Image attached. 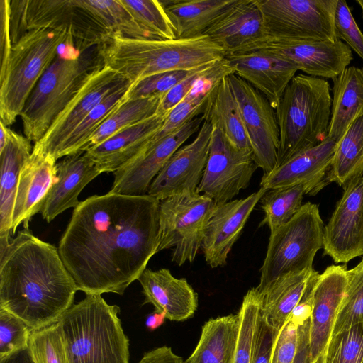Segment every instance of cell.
<instances>
[{
  "mask_svg": "<svg viewBox=\"0 0 363 363\" xmlns=\"http://www.w3.org/2000/svg\"><path fill=\"white\" fill-rule=\"evenodd\" d=\"M160 203L111 192L80 201L57 247L78 290L123 295L138 279L158 252Z\"/></svg>",
  "mask_w": 363,
  "mask_h": 363,
  "instance_id": "cell-1",
  "label": "cell"
},
{
  "mask_svg": "<svg viewBox=\"0 0 363 363\" xmlns=\"http://www.w3.org/2000/svg\"><path fill=\"white\" fill-rule=\"evenodd\" d=\"M77 291L55 245L28 228L11 240L0 236V308L32 331L55 323L73 305Z\"/></svg>",
  "mask_w": 363,
  "mask_h": 363,
  "instance_id": "cell-2",
  "label": "cell"
},
{
  "mask_svg": "<svg viewBox=\"0 0 363 363\" xmlns=\"http://www.w3.org/2000/svg\"><path fill=\"white\" fill-rule=\"evenodd\" d=\"M98 46L104 64L133 84L158 73L193 70L226 56L206 35L164 40L130 38L112 33Z\"/></svg>",
  "mask_w": 363,
  "mask_h": 363,
  "instance_id": "cell-3",
  "label": "cell"
},
{
  "mask_svg": "<svg viewBox=\"0 0 363 363\" xmlns=\"http://www.w3.org/2000/svg\"><path fill=\"white\" fill-rule=\"evenodd\" d=\"M120 308L101 295L88 294L57 323L69 363H130L129 339L118 317Z\"/></svg>",
  "mask_w": 363,
  "mask_h": 363,
  "instance_id": "cell-4",
  "label": "cell"
},
{
  "mask_svg": "<svg viewBox=\"0 0 363 363\" xmlns=\"http://www.w3.org/2000/svg\"><path fill=\"white\" fill-rule=\"evenodd\" d=\"M98 45L80 50L69 45L42 75L20 115L29 140H41L89 77L104 65Z\"/></svg>",
  "mask_w": 363,
  "mask_h": 363,
  "instance_id": "cell-5",
  "label": "cell"
},
{
  "mask_svg": "<svg viewBox=\"0 0 363 363\" xmlns=\"http://www.w3.org/2000/svg\"><path fill=\"white\" fill-rule=\"evenodd\" d=\"M331 106L327 80L302 74L292 79L275 108L279 130L277 167L328 137Z\"/></svg>",
  "mask_w": 363,
  "mask_h": 363,
  "instance_id": "cell-6",
  "label": "cell"
},
{
  "mask_svg": "<svg viewBox=\"0 0 363 363\" xmlns=\"http://www.w3.org/2000/svg\"><path fill=\"white\" fill-rule=\"evenodd\" d=\"M74 39L62 29H33L13 45L6 67L0 71V121L12 125L42 75Z\"/></svg>",
  "mask_w": 363,
  "mask_h": 363,
  "instance_id": "cell-7",
  "label": "cell"
},
{
  "mask_svg": "<svg viewBox=\"0 0 363 363\" xmlns=\"http://www.w3.org/2000/svg\"><path fill=\"white\" fill-rule=\"evenodd\" d=\"M323 230L318 206L307 202L289 221L271 230L257 288L262 290L282 275L313 268L323 248Z\"/></svg>",
  "mask_w": 363,
  "mask_h": 363,
  "instance_id": "cell-8",
  "label": "cell"
},
{
  "mask_svg": "<svg viewBox=\"0 0 363 363\" xmlns=\"http://www.w3.org/2000/svg\"><path fill=\"white\" fill-rule=\"evenodd\" d=\"M62 29L80 50L103 43L111 33L77 0H17L10 2V31L16 42L28 30Z\"/></svg>",
  "mask_w": 363,
  "mask_h": 363,
  "instance_id": "cell-9",
  "label": "cell"
},
{
  "mask_svg": "<svg viewBox=\"0 0 363 363\" xmlns=\"http://www.w3.org/2000/svg\"><path fill=\"white\" fill-rule=\"evenodd\" d=\"M216 206L213 200L198 191L182 192L160 201L158 252L173 248L172 262L179 266L192 263Z\"/></svg>",
  "mask_w": 363,
  "mask_h": 363,
  "instance_id": "cell-10",
  "label": "cell"
},
{
  "mask_svg": "<svg viewBox=\"0 0 363 363\" xmlns=\"http://www.w3.org/2000/svg\"><path fill=\"white\" fill-rule=\"evenodd\" d=\"M267 34L294 42L336 41L337 0H257Z\"/></svg>",
  "mask_w": 363,
  "mask_h": 363,
  "instance_id": "cell-11",
  "label": "cell"
},
{
  "mask_svg": "<svg viewBox=\"0 0 363 363\" xmlns=\"http://www.w3.org/2000/svg\"><path fill=\"white\" fill-rule=\"evenodd\" d=\"M207 164L197 191L218 204L246 189L258 166L252 151L233 145L213 125Z\"/></svg>",
  "mask_w": 363,
  "mask_h": 363,
  "instance_id": "cell-12",
  "label": "cell"
},
{
  "mask_svg": "<svg viewBox=\"0 0 363 363\" xmlns=\"http://www.w3.org/2000/svg\"><path fill=\"white\" fill-rule=\"evenodd\" d=\"M228 79L241 113L255 160L267 174L277 166L279 130L275 109L259 91L235 74Z\"/></svg>",
  "mask_w": 363,
  "mask_h": 363,
  "instance_id": "cell-13",
  "label": "cell"
},
{
  "mask_svg": "<svg viewBox=\"0 0 363 363\" xmlns=\"http://www.w3.org/2000/svg\"><path fill=\"white\" fill-rule=\"evenodd\" d=\"M203 117L197 116L169 135L147 145L133 157L113 172L109 192L140 196L148 189L170 157L194 133L199 130Z\"/></svg>",
  "mask_w": 363,
  "mask_h": 363,
  "instance_id": "cell-14",
  "label": "cell"
},
{
  "mask_svg": "<svg viewBox=\"0 0 363 363\" xmlns=\"http://www.w3.org/2000/svg\"><path fill=\"white\" fill-rule=\"evenodd\" d=\"M252 51L265 52L290 61L307 75L332 79L340 74L353 58L351 48L340 40L294 42L268 34L240 53Z\"/></svg>",
  "mask_w": 363,
  "mask_h": 363,
  "instance_id": "cell-15",
  "label": "cell"
},
{
  "mask_svg": "<svg viewBox=\"0 0 363 363\" xmlns=\"http://www.w3.org/2000/svg\"><path fill=\"white\" fill-rule=\"evenodd\" d=\"M342 189V196L323 230L324 255L337 264L363 256V177Z\"/></svg>",
  "mask_w": 363,
  "mask_h": 363,
  "instance_id": "cell-16",
  "label": "cell"
},
{
  "mask_svg": "<svg viewBox=\"0 0 363 363\" xmlns=\"http://www.w3.org/2000/svg\"><path fill=\"white\" fill-rule=\"evenodd\" d=\"M194 140L182 146L151 183L147 194L159 201L174 195L197 191L208 158L213 126L206 116Z\"/></svg>",
  "mask_w": 363,
  "mask_h": 363,
  "instance_id": "cell-17",
  "label": "cell"
},
{
  "mask_svg": "<svg viewBox=\"0 0 363 363\" xmlns=\"http://www.w3.org/2000/svg\"><path fill=\"white\" fill-rule=\"evenodd\" d=\"M128 81L105 65L96 70L58 115L43 138L35 145L52 156L95 106Z\"/></svg>",
  "mask_w": 363,
  "mask_h": 363,
  "instance_id": "cell-18",
  "label": "cell"
},
{
  "mask_svg": "<svg viewBox=\"0 0 363 363\" xmlns=\"http://www.w3.org/2000/svg\"><path fill=\"white\" fill-rule=\"evenodd\" d=\"M347 284L346 264L330 265L314 279L310 317V357L313 363L325 352Z\"/></svg>",
  "mask_w": 363,
  "mask_h": 363,
  "instance_id": "cell-19",
  "label": "cell"
},
{
  "mask_svg": "<svg viewBox=\"0 0 363 363\" xmlns=\"http://www.w3.org/2000/svg\"><path fill=\"white\" fill-rule=\"evenodd\" d=\"M268 190L260 189L245 199L216 204L208 222L201 248L211 267L224 266L250 215Z\"/></svg>",
  "mask_w": 363,
  "mask_h": 363,
  "instance_id": "cell-20",
  "label": "cell"
},
{
  "mask_svg": "<svg viewBox=\"0 0 363 363\" xmlns=\"http://www.w3.org/2000/svg\"><path fill=\"white\" fill-rule=\"evenodd\" d=\"M225 59L234 74L261 92L275 109L298 67L262 51L247 52Z\"/></svg>",
  "mask_w": 363,
  "mask_h": 363,
  "instance_id": "cell-21",
  "label": "cell"
},
{
  "mask_svg": "<svg viewBox=\"0 0 363 363\" xmlns=\"http://www.w3.org/2000/svg\"><path fill=\"white\" fill-rule=\"evenodd\" d=\"M57 160L34 145L21 171L11 221V234L40 212L56 177Z\"/></svg>",
  "mask_w": 363,
  "mask_h": 363,
  "instance_id": "cell-22",
  "label": "cell"
},
{
  "mask_svg": "<svg viewBox=\"0 0 363 363\" xmlns=\"http://www.w3.org/2000/svg\"><path fill=\"white\" fill-rule=\"evenodd\" d=\"M103 173L85 151L66 156L56 164V177L40 211L50 223L68 208L80 203L83 189Z\"/></svg>",
  "mask_w": 363,
  "mask_h": 363,
  "instance_id": "cell-23",
  "label": "cell"
},
{
  "mask_svg": "<svg viewBox=\"0 0 363 363\" xmlns=\"http://www.w3.org/2000/svg\"><path fill=\"white\" fill-rule=\"evenodd\" d=\"M138 281L145 296L143 304H152L166 318L184 321L195 313L198 295L186 279L174 277L167 269H146Z\"/></svg>",
  "mask_w": 363,
  "mask_h": 363,
  "instance_id": "cell-24",
  "label": "cell"
},
{
  "mask_svg": "<svg viewBox=\"0 0 363 363\" xmlns=\"http://www.w3.org/2000/svg\"><path fill=\"white\" fill-rule=\"evenodd\" d=\"M337 143L328 136L319 145L301 151L267 174H263L260 186L267 190L310 183L321 190L329 184L326 177Z\"/></svg>",
  "mask_w": 363,
  "mask_h": 363,
  "instance_id": "cell-25",
  "label": "cell"
},
{
  "mask_svg": "<svg viewBox=\"0 0 363 363\" xmlns=\"http://www.w3.org/2000/svg\"><path fill=\"white\" fill-rule=\"evenodd\" d=\"M203 35L218 45L226 56L240 53L267 35L257 0H239Z\"/></svg>",
  "mask_w": 363,
  "mask_h": 363,
  "instance_id": "cell-26",
  "label": "cell"
},
{
  "mask_svg": "<svg viewBox=\"0 0 363 363\" xmlns=\"http://www.w3.org/2000/svg\"><path fill=\"white\" fill-rule=\"evenodd\" d=\"M167 113H157L114 134L85 152L102 172H114L137 155L162 127Z\"/></svg>",
  "mask_w": 363,
  "mask_h": 363,
  "instance_id": "cell-27",
  "label": "cell"
},
{
  "mask_svg": "<svg viewBox=\"0 0 363 363\" xmlns=\"http://www.w3.org/2000/svg\"><path fill=\"white\" fill-rule=\"evenodd\" d=\"M318 274L313 268L282 275L258 291L260 312L278 333L289 320L313 279Z\"/></svg>",
  "mask_w": 363,
  "mask_h": 363,
  "instance_id": "cell-28",
  "label": "cell"
},
{
  "mask_svg": "<svg viewBox=\"0 0 363 363\" xmlns=\"http://www.w3.org/2000/svg\"><path fill=\"white\" fill-rule=\"evenodd\" d=\"M239 0H172L161 1L178 39L205 32Z\"/></svg>",
  "mask_w": 363,
  "mask_h": 363,
  "instance_id": "cell-29",
  "label": "cell"
},
{
  "mask_svg": "<svg viewBox=\"0 0 363 363\" xmlns=\"http://www.w3.org/2000/svg\"><path fill=\"white\" fill-rule=\"evenodd\" d=\"M333 82L328 136L337 143L350 125L363 116V67H347Z\"/></svg>",
  "mask_w": 363,
  "mask_h": 363,
  "instance_id": "cell-30",
  "label": "cell"
},
{
  "mask_svg": "<svg viewBox=\"0 0 363 363\" xmlns=\"http://www.w3.org/2000/svg\"><path fill=\"white\" fill-rule=\"evenodd\" d=\"M33 148L30 140L9 129L7 142L0 150V236L11 234V221L21 171Z\"/></svg>",
  "mask_w": 363,
  "mask_h": 363,
  "instance_id": "cell-31",
  "label": "cell"
},
{
  "mask_svg": "<svg viewBox=\"0 0 363 363\" xmlns=\"http://www.w3.org/2000/svg\"><path fill=\"white\" fill-rule=\"evenodd\" d=\"M238 330V313L208 320L202 326L195 349L184 363H230Z\"/></svg>",
  "mask_w": 363,
  "mask_h": 363,
  "instance_id": "cell-32",
  "label": "cell"
},
{
  "mask_svg": "<svg viewBox=\"0 0 363 363\" xmlns=\"http://www.w3.org/2000/svg\"><path fill=\"white\" fill-rule=\"evenodd\" d=\"M203 115L222 131L233 145L242 150L252 151L239 106L228 76L223 78L214 88Z\"/></svg>",
  "mask_w": 363,
  "mask_h": 363,
  "instance_id": "cell-33",
  "label": "cell"
},
{
  "mask_svg": "<svg viewBox=\"0 0 363 363\" xmlns=\"http://www.w3.org/2000/svg\"><path fill=\"white\" fill-rule=\"evenodd\" d=\"M361 177H363V116L350 125L337 143L326 179L328 184L335 182L343 188Z\"/></svg>",
  "mask_w": 363,
  "mask_h": 363,
  "instance_id": "cell-34",
  "label": "cell"
},
{
  "mask_svg": "<svg viewBox=\"0 0 363 363\" xmlns=\"http://www.w3.org/2000/svg\"><path fill=\"white\" fill-rule=\"evenodd\" d=\"M162 96L126 100L124 98L90 138L85 151L107 138L157 113Z\"/></svg>",
  "mask_w": 363,
  "mask_h": 363,
  "instance_id": "cell-35",
  "label": "cell"
},
{
  "mask_svg": "<svg viewBox=\"0 0 363 363\" xmlns=\"http://www.w3.org/2000/svg\"><path fill=\"white\" fill-rule=\"evenodd\" d=\"M320 190L310 183L268 190L260 199L264 217L259 226L270 231L289 221L302 206L305 194L315 195Z\"/></svg>",
  "mask_w": 363,
  "mask_h": 363,
  "instance_id": "cell-36",
  "label": "cell"
},
{
  "mask_svg": "<svg viewBox=\"0 0 363 363\" xmlns=\"http://www.w3.org/2000/svg\"><path fill=\"white\" fill-rule=\"evenodd\" d=\"M132 84L130 81L127 82L95 106L72 131L52 157L57 160L60 158L85 151L93 134L123 100Z\"/></svg>",
  "mask_w": 363,
  "mask_h": 363,
  "instance_id": "cell-37",
  "label": "cell"
},
{
  "mask_svg": "<svg viewBox=\"0 0 363 363\" xmlns=\"http://www.w3.org/2000/svg\"><path fill=\"white\" fill-rule=\"evenodd\" d=\"M111 34L136 39H155L134 20L120 0H77Z\"/></svg>",
  "mask_w": 363,
  "mask_h": 363,
  "instance_id": "cell-38",
  "label": "cell"
},
{
  "mask_svg": "<svg viewBox=\"0 0 363 363\" xmlns=\"http://www.w3.org/2000/svg\"><path fill=\"white\" fill-rule=\"evenodd\" d=\"M120 1L136 23L155 39L173 40L177 38L160 1Z\"/></svg>",
  "mask_w": 363,
  "mask_h": 363,
  "instance_id": "cell-39",
  "label": "cell"
},
{
  "mask_svg": "<svg viewBox=\"0 0 363 363\" xmlns=\"http://www.w3.org/2000/svg\"><path fill=\"white\" fill-rule=\"evenodd\" d=\"M359 323H363V258L347 269V288L332 335Z\"/></svg>",
  "mask_w": 363,
  "mask_h": 363,
  "instance_id": "cell-40",
  "label": "cell"
},
{
  "mask_svg": "<svg viewBox=\"0 0 363 363\" xmlns=\"http://www.w3.org/2000/svg\"><path fill=\"white\" fill-rule=\"evenodd\" d=\"M260 294L257 287L245 295L240 310L239 330L235 352L230 363H250L251 344L260 311Z\"/></svg>",
  "mask_w": 363,
  "mask_h": 363,
  "instance_id": "cell-41",
  "label": "cell"
},
{
  "mask_svg": "<svg viewBox=\"0 0 363 363\" xmlns=\"http://www.w3.org/2000/svg\"><path fill=\"white\" fill-rule=\"evenodd\" d=\"M324 363H363V323L331 336Z\"/></svg>",
  "mask_w": 363,
  "mask_h": 363,
  "instance_id": "cell-42",
  "label": "cell"
},
{
  "mask_svg": "<svg viewBox=\"0 0 363 363\" xmlns=\"http://www.w3.org/2000/svg\"><path fill=\"white\" fill-rule=\"evenodd\" d=\"M28 347L35 363H69L63 337L57 322L32 331Z\"/></svg>",
  "mask_w": 363,
  "mask_h": 363,
  "instance_id": "cell-43",
  "label": "cell"
},
{
  "mask_svg": "<svg viewBox=\"0 0 363 363\" xmlns=\"http://www.w3.org/2000/svg\"><path fill=\"white\" fill-rule=\"evenodd\" d=\"M212 91L206 95L186 96L167 113L163 125L150 141L154 142L169 135L188 121L203 113Z\"/></svg>",
  "mask_w": 363,
  "mask_h": 363,
  "instance_id": "cell-44",
  "label": "cell"
},
{
  "mask_svg": "<svg viewBox=\"0 0 363 363\" xmlns=\"http://www.w3.org/2000/svg\"><path fill=\"white\" fill-rule=\"evenodd\" d=\"M31 333L21 319L0 308V359L28 347Z\"/></svg>",
  "mask_w": 363,
  "mask_h": 363,
  "instance_id": "cell-45",
  "label": "cell"
},
{
  "mask_svg": "<svg viewBox=\"0 0 363 363\" xmlns=\"http://www.w3.org/2000/svg\"><path fill=\"white\" fill-rule=\"evenodd\" d=\"M191 71L174 70L149 76L132 84L125 99L128 100L153 96H163Z\"/></svg>",
  "mask_w": 363,
  "mask_h": 363,
  "instance_id": "cell-46",
  "label": "cell"
},
{
  "mask_svg": "<svg viewBox=\"0 0 363 363\" xmlns=\"http://www.w3.org/2000/svg\"><path fill=\"white\" fill-rule=\"evenodd\" d=\"M335 26L338 38L344 40L363 60V33L345 0H337Z\"/></svg>",
  "mask_w": 363,
  "mask_h": 363,
  "instance_id": "cell-47",
  "label": "cell"
},
{
  "mask_svg": "<svg viewBox=\"0 0 363 363\" xmlns=\"http://www.w3.org/2000/svg\"><path fill=\"white\" fill-rule=\"evenodd\" d=\"M278 334L259 311L252 340L250 363H270L274 344Z\"/></svg>",
  "mask_w": 363,
  "mask_h": 363,
  "instance_id": "cell-48",
  "label": "cell"
},
{
  "mask_svg": "<svg viewBox=\"0 0 363 363\" xmlns=\"http://www.w3.org/2000/svg\"><path fill=\"white\" fill-rule=\"evenodd\" d=\"M298 323L289 318L279 331L272 350L270 363H293L297 350Z\"/></svg>",
  "mask_w": 363,
  "mask_h": 363,
  "instance_id": "cell-49",
  "label": "cell"
},
{
  "mask_svg": "<svg viewBox=\"0 0 363 363\" xmlns=\"http://www.w3.org/2000/svg\"><path fill=\"white\" fill-rule=\"evenodd\" d=\"M218 62L192 70L185 78L178 82L162 96L157 113L165 114L171 111L189 94L196 82Z\"/></svg>",
  "mask_w": 363,
  "mask_h": 363,
  "instance_id": "cell-50",
  "label": "cell"
},
{
  "mask_svg": "<svg viewBox=\"0 0 363 363\" xmlns=\"http://www.w3.org/2000/svg\"><path fill=\"white\" fill-rule=\"evenodd\" d=\"M10 0L0 1V71L6 67L13 47L10 32Z\"/></svg>",
  "mask_w": 363,
  "mask_h": 363,
  "instance_id": "cell-51",
  "label": "cell"
},
{
  "mask_svg": "<svg viewBox=\"0 0 363 363\" xmlns=\"http://www.w3.org/2000/svg\"><path fill=\"white\" fill-rule=\"evenodd\" d=\"M310 318L298 325V344L293 363H312L310 357Z\"/></svg>",
  "mask_w": 363,
  "mask_h": 363,
  "instance_id": "cell-52",
  "label": "cell"
},
{
  "mask_svg": "<svg viewBox=\"0 0 363 363\" xmlns=\"http://www.w3.org/2000/svg\"><path fill=\"white\" fill-rule=\"evenodd\" d=\"M138 363H184L170 347L162 346L144 353Z\"/></svg>",
  "mask_w": 363,
  "mask_h": 363,
  "instance_id": "cell-53",
  "label": "cell"
},
{
  "mask_svg": "<svg viewBox=\"0 0 363 363\" xmlns=\"http://www.w3.org/2000/svg\"><path fill=\"white\" fill-rule=\"evenodd\" d=\"M0 363H35L28 347L21 349L0 359Z\"/></svg>",
  "mask_w": 363,
  "mask_h": 363,
  "instance_id": "cell-54",
  "label": "cell"
},
{
  "mask_svg": "<svg viewBox=\"0 0 363 363\" xmlns=\"http://www.w3.org/2000/svg\"><path fill=\"white\" fill-rule=\"evenodd\" d=\"M166 315L164 313L155 311L152 313L150 314L147 317L145 320V325L148 330H154L162 325L164 323Z\"/></svg>",
  "mask_w": 363,
  "mask_h": 363,
  "instance_id": "cell-55",
  "label": "cell"
},
{
  "mask_svg": "<svg viewBox=\"0 0 363 363\" xmlns=\"http://www.w3.org/2000/svg\"><path fill=\"white\" fill-rule=\"evenodd\" d=\"M9 128L0 121V150L5 146L9 134Z\"/></svg>",
  "mask_w": 363,
  "mask_h": 363,
  "instance_id": "cell-56",
  "label": "cell"
},
{
  "mask_svg": "<svg viewBox=\"0 0 363 363\" xmlns=\"http://www.w3.org/2000/svg\"><path fill=\"white\" fill-rule=\"evenodd\" d=\"M357 2L359 4V5L360 6V7L362 9V18H363V0H357Z\"/></svg>",
  "mask_w": 363,
  "mask_h": 363,
  "instance_id": "cell-57",
  "label": "cell"
}]
</instances>
